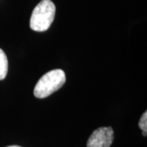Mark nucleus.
Returning a JSON list of instances; mask_svg holds the SVG:
<instances>
[{
	"instance_id": "obj_4",
	"label": "nucleus",
	"mask_w": 147,
	"mask_h": 147,
	"mask_svg": "<svg viewBox=\"0 0 147 147\" xmlns=\"http://www.w3.org/2000/svg\"><path fill=\"white\" fill-rule=\"evenodd\" d=\"M8 70V61L5 53L0 48V80L6 78Z\"/></svg>"
},
{
	"instance_id": "obj_2",
	"label": "nucleus",
	"mask_w": 147,
	"mask_h": 147,
	"mask_svg": "<svg viewBox=\"0 0 147 147\" xmlns=\"http://www.w3.org/2000/svg\"><path fill=\"white\" fill-rule=\"evenodd\" d=\"M56 7L51 0H42L32 12L30 26L34 31H46L54 21Z\"/></svg>"
},
{
	"instance_id": "obj_6",
	"label": "nucleus",
	"mask_w": 147,
	"mask_h": 147,
	"mask_svg": "<svg viewBox=\"0 0 147 147\" xmlns=\"http://www.w3.org/2000/svg\"><path fill=\"white\" fill-rule=\"evenodd\" d=\"M7 147H21V146H7Z\"/></svg>"
},
{
	"instance_id": "obj_1",
	"label": "nucleus",
	"mask_w": 147,
	"mask_h": 147,
	"mask_svg": "<svg viewBox=\"0 0 147 147\" xmlns=\"http://www.w3.org/2000/svg\"><path fill=\"white\" fill-rule=\"evenodd\" d=\"M66 80L65 74L62 69H53L45 74L38 81L34 90L37 98H45L57 92L63 86Z\"/></svg>"
},
{
	"instance_id": "obj_5",
	"label": "nucleus",
	"mask_w": 147,
	"mask_h": 147,
	"mask_svg": "<svg viewBox=\"0 0 147 147\" xmlns=\"http://www.w3.org/2000/svg\"><path fill=\"white\" fill-rule=\"evenodd\" d=\"M138 125L140 127V128L142 130V135L144 137H146L147 133V112L146 111L140 119Z\"/></svg>"
},
{
	"instance_id": "obj_3",
	"label": "nucleus",
	"mask_w": 147,
	"mask_h": 147,
	"mask_svg": "<svg viewBox=\"0 0 147 147\" xmlns=\"http://www.w3.org/2000/svg\"><path fill=\"white\" fill-rule=\"evenodd\" d=\"M114 141V130L111 127H101L90 136L87 147H110Z\"/></svg>"
}]
</instances>
